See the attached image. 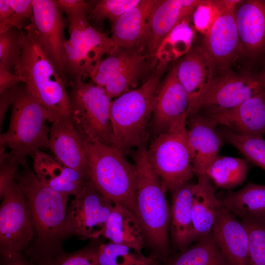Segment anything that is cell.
Returning <instances> with one entry per match:
<instances>
[{
    "label": "cell",
    "mask_w": 265,
    "mask_h": 265,
    "mask_svg": "<svg viewBox=\"0 0 265 265\" xmlns=\"http://www.w3.org/2000/svg\"><path fill=\"white\" fill-rule=\"evenodd\" d=\"M28 205L34 238L23 253L35 265H42L63 251L68 237L65 230L69 194L54 190L43 184L34 171L26 168L17 174Z\"/></svg>",
    "instance_id": "6da1fadb"
},
{
    "label": "cell",
    "mask_w": 265,
    "mask_h": 265,
    "mask_svg": "<svg viewBox=\"0 0 265 265\" xmlns=\"http://www.w3.org/2000/svg\"><path fill=\"white\" fill-rule=\"evenodd\" d=\"M22 32V52L14 73L45 110L53 123L69 118L71 104L67 83L42 50L30 23Z\"/></svg>",
    "instance_id": "7a4b0ae2"
},
{
    "label": "cell",
    "mask_w": 265,
    "mask_h": 265,
    "mask_svg": "<svg viewBox=\"0 0 265 265\" xmlns=\"http://www.w3.org/2000/svg\"><path fill=\"white\" fill-rule=\"evenodd\" d=\"M146 146L133 155L137 176L136 213L151 257L164 263L171 255L170 205L162 184L148 159Z\"/></svg>",
    "instance_id": "3957f363"
},
{
    "label": "cell",
    "mask_w": 265,
    "mask_h": 265,
    "mask_svg": "<svg viewBox=\"0 0 265 265\" xmlns=\"http://www.w3.org/2000/svg\"><path fill=\"white\" fill-rule=\"evenodd\" d=\"M163 71L157 70L140 87L111 102L109 118L115 147L124 155L134 148L146 146L148 124L154 110Z\"/></svg>",
    "instance_id": "277c9868"
},
{
    "label": "cell",
    "mask_w": 265,
    "mask_h": 265,
    "mask_svg": "<svg viewBox=\"0 0 265 265\" xmlns=\"http://www.w3.org/2000/svg\"><path fill=\"white\" fill-rule=\"evenodd\" d=\"M89 178L96 190L114 205L136 213L137 176L134 164L115 147L86 141Z\"/></svg>",
    "instance_id": "5b68a950"
},
{
    "label": "cell",
    "mask_w": 265,
    "mask_h": 265,
    "mask_svg": "<svg viewBox=\"0 0 265 265\" xmlns=\"http://www.w3.org/2000/svg\"><path fill=\"white\" fill-rule=\"evenodd\" d=\"M7 131L0 134V146L19 165L25 166L28 156L49 149L50 128L44 108L25 85L18 87Z\"/></svg>",
    "instance_id": "8992f818"
},
{
    "label": "cell",
    "mask_w": 265,
    "mask_h": 265,
    "mask_svg": "<svg viewBox=\"0 0 265 265\" xmlns=\"http://www.w3.org/2000/svg\"><path fill=\"white\" fill-rule=\"evenodd\" d=\"M187 115L176 120L155 137L146 154L166 192H173L189 182L194 173L188 145Z\"/></svg>",
    "instance_id": "52a82bcc"
},
{
    "label": "cell",
    "mask_w": 265,
    "mask_h": 265,
    "mask_svg": "<svg viewBox=\"0 0 265 265\" xmlns=\"http://www.w3.org/2000/svg\"><path fill=\"white\" fill-rule=\"evenodd\" d=\"M69 119L86 141H96L115 147L109 112L112 100L104 90L92 81L81 79L70 82Z\"/></svg>",
    "instance_id": "ba28073f"
},
{
    "label": "cell",
    "mask_w": 265,
    "mask_h": 265,
    "mask_svg": "<svg viewBox=\"0 0 265 265\" xmlns=\"http://www.w3.org/2000/svg\"><path fill=\"white\" fill-rule=\"evenodd\" d=\"M70 38L65 44V72L73 80L88 77L98 64L119 47L107 35L95 28L87 15L68 20Z\"/></svg>",
    "instance_id": "9c48e42d"
},
{
    "label": "cell",
    "mask_w": 265,
    "mask_h": 265,
    "mask_svg": "<svg viewBox=\"0 0 265 265\" xmlns=\"http://www.w3.org/2000/svg\"><path fill=\"white\" fill-rule=\"evenodd\" d=\"M0 199V256L24 253L32 243L34 234L27 202L17 182Z\"/></svg>",
    "instance_id": "30bf717a"
},
{
    "label": "cell",
    "mask_w": 265,
    "mask_h": 265,
    "mask_svg": "<svg viewBox=\"0 0 265 265\" xmlns=\"http://www.w3.org/2000/svg\"><path fill=\"white\" fill-rule=\"evenodd\" d=\"M113 206L87 181L67 209L65 230L68 237L98 239L103 235Z\"/></svg>",
    "instance_id": "8fae6325"
},
{
    "label": "cell",
    "mask_w": 265,
    "mask_h": 265,
    "mask_svg": "<svg viewBox=\"0 0 265 265\" xmlns=\"http://www.w3.org/2000/svg\"><path fill=\"white\" fill-rule=\"evenodd\" d=\"M240 0H216L217 15L205 35L204 48L215 69L224 70L242 54L235 19Z\"/></svg>",
    "instance_id": "7c38bea8"
},
{
    "label": "cell",
    "mask_w": 265,
    "mask_h": 265,
    "mask_svg": "<svg viewBox=\"0 0 265 265\" xmlns=\"http://www.w3.org/2000/svg\"><path fill=\"white\" fill-rule=\"evenodd\" d=\"M33 16L30 20L40 47L64 80L66 40L62 11L51 0H32Z\"/></svg>",
    "instance_id": "4fadbf2b"
},
{
    "label": "cell",
    "mask_w": 265,
    "mask_h": 265,
    "mask_svg": "<svg viewBox=\"0 0 265 265\" xmlns=\"http://www.w3.org/2000/svg\"><path fill=\"white\" fill-rule=\"evenodd\" d=\"M263 92L265 89L258 76L226 73L213 79L201 100L199 112L229 110Z\"/></svg>",
    "instance_id": "5bb4252c"
},
{
    "label": "cell",
    "mask_w": 265,
    "mask_h": 265,
    "mask_svg": "<svg viewBox=\"0 0 265 265\" xmlns=\"http://www.w3.org/2000/svg\"><path fill=\"white\" fill-rule=\"evenodd\" d=\"M176 66L177 78L188 96L189 118L198 113L201 100L215 78L216 69L203 46L191 49Z\"/></svg>",
    "instance_id": "9a60e30c"
},
{
    "label": "cell",
    "mask_w": 265,
    "mask_h": 265,
    "mask_svg": "<svg viewBox=\"0 0 265 265\" xmlns=\"http://www.w3.org/2000/svg\"><path fill=\"white\" fill-rule=\"evenodd\" d=\"M186 124L194 175L197 178L206 175L208 167L218 155L223 144L218 125L211 117L198 113L189 118Z\"/></svg>",
    "instance_id": "2e32d148"
},
{
    "label": "cell",
    "mask_w": 265,
    "mask_h": 265,
    "mask_svg": "<svg viewBox=\"0 0 265 265\" xmlns=\"http://www.w3.org/2000/svg\"><path fill=\"white\" fill-rule=\"evenodd\" d=\"M212 233L227 265H249L247 230L241 221L222 204Z\"/></svg>",
    "instance_id": "e0dca14e"
},
{
    "label": "cell",
    "mask_w": 265,
    "mask_h": 265,
    "mask_svg": "<svg viewBox=\"0 0 265 265\" xmlns=\"http://www.w3.org/2000/svg\"><path fill=\"white\" fill-rule=\"evenodd\" d=\"M188 107V96L177 78L175 65L159 86L151 119L153 133L157 136L180 117L187 116Z\"/></svg>",
    "instance_id": "ac0fdd59"
},
{
    "label": "cell",
    "mask_w": 265,
    "mask_h": 265,
    "mask_svg": "<svg viewBox=\"0 0 265 265\" xmlns=\"http://www.w3.org/2000/svg\"><path fill=\"white\" fill-rule=\"evenodd\" d=\"M49 142V149L60 161L89 177L85 141L69 118L52 123Z\"/></svg>",
    "instance_id": "d6986e66"
},
{
    "label": "cell",
    "mask_w": 265,
    "mask_h": 265,
    "mask_svg": "<svg viewBox=\"0 0 265 265\" xmlns=\"http://www.w3.org/2000/svg\"><path fill=\"white\" fill-rule=\"evenodd\" d=\"M217 124L238 134L263 137L265 133V92L232 109L205 114Z\"/></svg>",
    "instance_id": "ffe728a7"
},
{
    "label": "cell",
    "mask_w": 265,
    "mask_h": 265,
    "mask_svg": "<svg viewBox=\"0 0 265 265\" xmlns=\"http://www.w3.org/2000/svg\"><path fill=\"white\" fill-rule=\"evenodd\" d=\"M31 157L38 180L54 190L75 196L89 181L87 176L66 166L53 155L37 150Z\"/></svg>",
    "instance_id": "44dd1931"
},
{
    "label": "cell",
    "mask_w": 265,
    "mask_h": 265,
    "mask_svg": "<svg viewBox=\"0 0 265 265\" xmlns=\"http://www.w3.org/2000/svg\"><path fill=\"white\" fill-rule=\"evenodd\" d=\"M201 1L158 0L151 17L145 43L149 56L155 59L165 38L181 21L193 13Z\"/></svg>",
    "instance_id": "7402d4cb"
},
{
    "label": "cell",
    "mask_w": 265,
    "mask_h": 265,
    "mask_svg": "<svg viewBox=\"0 0 265 265\" xmlns=\"http://www.w3.org/2000/svg\"><path fill=\"white\" fill-rule=\"evenodd\" d=\"M158 0H141L111 23V38L119 47L142 49ZM143 50V49H142Z\"/></svg>",
    "instance_id": "603a6c76"
},
{
    "label": "cell",
    "mask_w": 265,
    "mask_h": 265,
    "mask_svg": "<svg viewBox=\"0 0 265 265\" xmlns=\"http://www.w3.org/2000/svg\"><path fill=\"white\" fill-rule=\"evenodd\" d=\"M235 14L242 54L255 57L265 50V0L246 1Z\"/></svg>",
    "instance_id": "cb8c5ba5"
},
{
    "label": "cell",
    "mask_w": 265,
    "mask_h": 265,
    "mask_svg": "<svg viewBox=\"0 0 265 265\" xmlns=\"http://www.w3.org/2000/svg\"><path fill=\"white\" fill-rule=\"evenodd\" d=\"M193 185L189 182L171 192L169 231L179 251L196 241L192 215Z\"/></svg>",
    "instance_id": "d4e9b609"
},
{
    "label": "cell",
    "mask_w": 265,
    "mask_h": 265,
    "mask_svg": "<svg viewBox=\"0 0 265 265\" xmlns=\"http://www.w3.org/2000/svg\"><path fill=\"white\" fill-rule=\"evenodd\" d=\"M221 202L207 175L198 177L192 190V215L196 241L211 233Z\"/></svg>",
    "instance_id": "484cf974"
},
{
    "label": "cell",
    "mask_w": 265,
    "mask_h": 265,
    "mask_svg": "<svg viewBox=\"0 0 265 265\" xmlns=\"http://www.w3.org/2000/svg\"><path fill=\"white\" fill-rule=\"evenodd\" d=\"M221 204L240 220L265 222V185L249 184L237 191H228Z\"/></svg>",
    "instance_id": "4316f807"
},
{
    "label": "cell",
    "mask_w": 265,
    "mask_h": 265,
    "mask_svg": "<svg viewBox=\"0 0 265 265\" xmlns=\"http://www.w3.org/2000/svg\"><path fill=\"white\" fill-rule=\"evenodd\" d=\"M103 236L111 242L141 250L146 244L137 217L129 209L119 204L114 205Z\"/></svg>",
    "instance_id": "83f0119b"
},
{
    "label": "cell",
    "mask_w": 265,
    "mask_h": 265,
    "mask_svg": "<svg viewBox=\"0 0 265 265\" xmlns=\"http://www.w3.org/2000/svg\"><path fill=\"white\" fill-rule=\"evenodd\" d=\"M192 14L181 21L161 43L154 59L158 62L157 69L163 70L170 61L191 49L195 29L190 23Z\"/></svg>",
    "instance_id": "f1b7e54d"
},
{
    "label": "cell",
    "mask_w": 265,
    "mask_h": 265,
    "mask_svg": "<svg viewBox=\"0 0 265 265\" xmlns=\"http://www.w3.org/2000/svg\"><path fill=\"white\" fill-rule=\"evenodd\" d=\"M161 265H227L215 243L212 233L200 238L194 244L170 255Z\"/></svg>",
    "instance_id": "f546056e"
},
{
    "label": "cell",
    "mask_w": 265,
    "mask_h": 265,
    "mask_svg": "<svg viewBox=\"0 0 265 265\" xmlns=\"http://www.w3.org/2000/svg\"><path fill=\"white\" fill-rule=\"evenodd\" d=\"M145 57L142 49L118 47L98 64L88 78L93 83L103 88L112 76L144 61Z\"/></svg>",
    "instance_id": "4dcf8cb0"
},
{
    "label": "cell",
    "mask_w": 265,
    "mask_h": 265,
    "mask_svg": "<svg viewBox=\"0 0 265 265\" xmlns=\"http://www.w3.org/2000/svg\"><path fill=\"white\" fill-rule=\"evenodd\" d=\"M247 173L246 160L218 155L208 167L206 175L217 187L232 189L243 183Z\"/></svg>",
    "instance_id": "1f68e13d"
},
{
    "label": "cell",
    "mask_w": 265,
    "mask_h": 265,
    "mask_svg": "<svg viewBox=\"0 0 265 265\" xmlns=\"http://www.w3.org/2000/svg\"><path fill=\"white\" fill-rule=\"evenodd\" d=\"M99 265H161L158 260L144 255L142 250L109 242L100 243L97 250Z\"/></svg>",
    "instance_id": "d6a6232c"
},
{
    "label": "cell",
    "mask_w": 265,
    "mask_h": 265,
    "mask_svg": "<svg viewBox=\"0 0 265 265\" xmlns=\"http://www.w3.org/2000/svg\"><path fill=\"white\" fill-rule=\"evenodd\" d=\"M223 139L238 149L246 159L265 171V140L263 137L238 134L223 127Z\"/></svg>",
    "instance_id": "836d02e7"
},
{
    "label": "cell",
    "mask_w": 265,
    "mask_h": 265,
    "mask_svg": "<svg viewBox=\"0 0 265 265\" xmlns=\"http://www.w3.org/2000/svg\"><path fill=\"white\" fill-rule=\"evenodd\" d=\"M141 0H102L89 8V17L95 24L106 20L111 23L116 21L126 12L136 5Z\"/></svg>",
    "instance_id": "e575fe53"
},
{
    "label": "cell",
    "mask_w": 265,
    "mask_h": 265,
    "mask_svg": "<svg viewBox=\"0 0 265 265\" xmlns=\"http://www.w3.org/2000/svg\"><path fill=\"white\" fill-rule=\"evenodd\" d=\"M22 32L14 27L0 33V69L15 68L22 52Z\"/></svg>",
    "instance_id": "d590c367"
},
{
    "label": "cell",
    "mask_w": 265,
    "mask_h": 265,
    "mask_svg": "<svg viewBox=\"0 0 265 265\" xmlns=\"http://www.w3.org/2000/svg\"><path fill=\"white\" fill-rule=\"evenodd\" d=\"M249 240V265H265V222L240 220Z\"/></svg>",
    "instance_id": "8d00e7d4"
},
{
    "label": "cell",
    "mask_w": 265,
    "mask_h": 265,
    "mask_svg": "<svg viewBox=\"0 0 265 265\" xmlns=\"http://www.w3.org/2000/svg\"><path fill=\"white\" fill-rule=\"evenodd\" d=\"M144 61L136 63L110 77L102 88L112 100L135 85Z\"/></svg>",
    "instance_id": "74e56055"
},
{
    "label": "cell",
    "mask_w": 265,
    "mask_h": 265,
    "mask_svg": "<svg viewBox=\"0 0 265 265\" xmlns=\"http://www.w3.org/2000/svg\"><path fill=\"white\" fill-rule=\"evenodd\" d=\"M97 239L79 250L69 253L63 251L42 265H99L97 250L100 243Z\"/></svg>",
    "instance_id": "f35d334b"
},
{
    "label": "cell",
    "mask_w": 265,
    "mask_h": 265,
    "mask_svg": "<svg viewBox=\"0 0 265 265\" xmlns=\"http://www.w3.org/2000/svg\"><path fill=\"white\" fill-rule=\"evenodd\" d=\"M218 14L216 0H201L194 9L192 16L195 29L205 35Z\"/></svg>",
    "instance_id": "ab89813d"
},
{
    "label": "cell",
    "mask_w": 265,
    "mask_h": 265,
    "mask_svg": "<svg viewBox=\"0 0 265 265\" xmlns=\"http://www.w3.org/2000/svg\"><path fill=\"white\" fill-rule=\"evenodd\" d=\"M18 165L8 152L0 154V198L16 182Z\"/></svg>",
    "instance_id": "60d3db41"
},
{
    "label": "cell",
    "mask_w": 265,
    "mask_h": 265,
    "mask_svg": "<svg viewBox=\"0 0 265 265\" xmlns=\"http://www.w3.org/2000/svg\"><path fill=\"white\" fill-rule=\"evenodd\" d=\"M55 4L67 15L68 20L87 15L90 3L83 0H54Z\"/></svg>",
    "instance_id": "b9f144b4"
},
{
    "label": "cell",
    "mask_w": 265,
    "mask_h": 265,
    "mask_svg": "<svg viewBox=\"0 0 265 265\" xmlns=\"http://www.w3.org/2000/svg\"><path fill=\"white\" fill-rule=\"evenodd\" d=\"M18 87L16 85L8 88L0 93V127L5 114L11 105H13L16 98Z\"/></svg>",
    "instance_id": "7bdbcfd3"
},
{
    "label": "cell",
    "mask_w": 265,
    "mask_h": 265,
    "mask_svg": "<svg viewBox=\"0 0 265 265\" xmlns=\"http://www.w3.org/2000/svg\"><path fill=\"white\" fill-rule=\"evenodd\" d=\"M20 82H23V80L17 75L11 73L10 71L0 69V93L8 88L16 85Z\"/></svg>",
    "instance_id": "ee69618b"
},
{
    "label": "cell",
    "mask_w": 265,
    "mask_h": 265,
    "mask_svg": "<svg viewBox=\"0 0 265 265\" xmlns=\"http://www.w3.org/2000/svg\"><path fill=\"white\" fill-rule=\"evenodd\" d=\"M0 265H35L30 262L23 253L9 257H1Z\"/></svg>",
    "instance_id": "f6af8a7d"
},
{
    "label": "cell",
    "mask_w": 265,
    "mask_h": 265,
    "mask_svg": "<svg viewBox=\"0 0 265 265\" xmlns=\"http://www.w3.org/2000/svg\"><path fill=\"white\" fill-rule=\"evenodd\" d=\"M258 77L262 85L265 89V67Z\"/></svg>",
    "instance_id": "bcb514c9"
}]
</instances>
